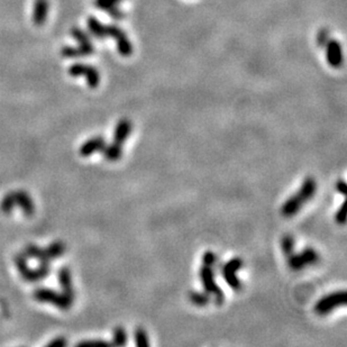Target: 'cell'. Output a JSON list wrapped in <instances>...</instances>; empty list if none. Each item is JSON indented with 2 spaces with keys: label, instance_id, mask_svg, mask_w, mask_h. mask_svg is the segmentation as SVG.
Listing matches in <instances>:
<instances>
[{
  "label": "cell",
  "instance_id": "obj_1",
  "mask_svg": "<svg viewBox=\"0 0 347 347\" xmlns=\"http://www.w3.org/2000/svg\"><path fill=\"white\" fill-rule=\"evenodd\" d=\"M317 192V182L312 176L306 177L294 195L285 200V203L281 207V215L285 218H291L296 216L301 210L304 206L312 199Z\"/></svg>",
  "mask_w": 347,
  "mask_h": 347
},
{
  "label": "cell",
  "instance_id": "obj_2",
  "mask_svg": "<svg viewBox=\"0 0 347 347\" xmlns=\"http://www.w3.org/2000/svg\"><path fill=\"white\" fill-rule=\"evenodd\" d=\"M133 130V125L131 120L126 118L120 119L115 128L114 140L110 145H106L102 151L104 159L109 162H116L123 155V145L126 142V139L130 137Z\"/></svg>",
  "mask_w": 347,
  "mask_h": 347
},
{
  "label": "cell",
  "instance_id": "obj_3",
  "mask_svg": "<svg viewBox=\"0 0 347 347\" xmlns=\"http://www.w3.org/2000/svg\"><path fill=\"white\" fill-rule=\"evenodd\" d=\"M199 278L203 284L204 291L207 292L213 299L217 306H221L225 300V294L223 289L217 284L216 282V272L210 266L204 265L199 270Z\"/></svg>",
  "mask_w": 347,
  "mask_h": 347
},
{
  "label": "cell",
  "instance_id": "obj_4",
  "mask_svg": "<svg viewBox=\"0 0 347 347\" xmlns=\"http://www.w3.org/2000/svg\"><path fill=\"white\" fill-rule=\"evenodd\" d=\"M243 266L244 262L239 256H235L225 262V263H221L219 273L223 277L226 284L233 289L234 291H241L242 288H243V282L236 276V273L243 269Z\"/></svg>",
  "mask_w": 347,
  "mask_h": 347
},
{
  "label": "cell",
  "instance_id": "obj_5",
  "mask_svg": "<svg viewBox=\"0 0 347 347\" xmlns=\"http://www.w3.org/2000/svg\"><path fill=\"white\" fill-rule=\"evenodd\" d=\"M345 305L346 291L345 290H341V291H335L321 297L320 299L316 302V305H314L313 310L318 316H327V314L333 312V310Z\"/></svg>",
  "mask_w": 347,
  "mask_h": 347
},
{
  "label": "cell",
  "instance_id": "obj_6",
  "mask_svg": "<svg viewBox=\"0 0 347 347\" xmlns=\"http://www.w3.org/2000/svg\"><path fill=\"white\" fill-rule=\"evenodd\" d=\"M320 260L318 252L313 247H306L301 252H294L288 256V266L291 271L298 272L306 269L307 266L317 264Z\"/></svg>",
  "mask_w": 347,
  "mask_h": 347
},
{
  "label": "cell",
  "instance_id": "obj_7",
  "mask_svg": "<svg viewBox=\"0 0 347 347\" xmlns=\"http://www.w3.org/2000/svg\"><path fill=\"white\" fill-rule=\"evenodd\" d=\"M69 74L74 78L83 75L86 78L89 87L95 89L98 87L100 82V73L95 67L89 66V64L83 63H75L73 66L69 68Z\"/></svg>",
  "mask_w": 347,
  "mask_h": 347
},
{
  "label": "cell",
  "instance_id": "obj_8",
  "mask_svg": "<svg viewBox=\"0 0 347 347\" xmlns=\"http://www.w3.org/2000/svg\"><path fill=\"white\" fill-rule=\"evenodd\" d=\"M107 36L115 39L117 50H118L120 55L130 56L133 53L132 43L122 28L117 25H107Z\"/></svg>",
  "mask_w": 347,
  "mask_h": 347
},
{
  "label": "cell",
  "instance_id": "obj_9",
  "mask_svg": "<svg viewBox=\"0 0 347 347\" xmlns=\"http://www.w3.org/2000/svg\"><path fill=\"white\" fill-rule=\"evenodd\" d=\"M35 298L39 301L51 302V304H54L58 307H61L63 309L70 308L72 305V301H73V299H71V298L68 297L67 294L61 296V294H56L54 291H50V290H46V289L37 290V291L35 292Z\"/></svg>",
  "mask_w": 347,
  "mask_h": 347
},
{
  "label": "cell",
  "instance_id": "obj_10",
  "mask_svg": "<svg viewBox=\"0 0 347 347\" xmlns=\"http://www.w3.org/2000/svg\"><path fill=\"white\" fill-rule=\"evenodd\" d=\"M326 59L330 67L341 68L343 64V50L340 42L336 39H329L325 45Z\"/></svg>",
  "mask_w": 347,
  "mask_h": 347
},
{
  "label": "cell",
  "instance_id": "obj_11",
  "mask_svg": "<svg viewBox=\"0 0 347 347\" xmlns=\"http://www.w3.org/2000/svg\"><path fill=\"white\" fill-rule=\"evenodd\" d=\"M123 0H95V7L98 9L106 10L111 18L122 19L124 17L123 11L119 9V2Z\"/></svg>",
  "mask_w": 347,
  "mask_h": 347
},
{
  "label": "cell",
  "instance_id": "obj_12",
  "mask_svg": "<svg viewBox=\"0 0 347 347\" xmlns=\"http://www.w3.org/2000/svg\"><path fill=\"white\" fill-rule=\"evenodd\" d=\"M106 145V139H104V137L97 136L94 137V139L87 140L81 146L80 153H81L82 156H89L94 154L95 152H102Z\"/></svg>",
  "mask_w": 347,
  "mask_h": 347
},
{
  "label": "cell",
  "instance_id": "obj_13",
  "mask_svg": "<svg viewBox=\"0 0 347 347\" xmlns=\"http://www.w3.org/2000/svg\"><path fill=\"white\" fill-rule=\"evenodd\" d=\"M48 1L47 0H36L33 10V22L36 26H42L45 23L48 14Z\"/></svg>",
  "mask_w": 347,
  "mask_h": 347
},
{
  "label": "cell",
  "instance_id": "obj_14",
  "mask_svg": "<svg viewBox=\"0 0 347 347\" xmlns=\"http://www.w3.org/2000/svg\"><path fill=\"white\" fill-rule=\"evenodd\" d=\"M88 28L90 31V33L95 36V37L99 39H104L108 37L107 36V25H104L99 19L96 17H89L88 18Z\"/></svg>",
  "mask_w": 347,
  "mask_h": 347
},
{
  "label": "cell",
  "instance_id": "obj_15",
  "mask_svg": "<svg viewBox=\"0 0 347 347\" xmlns=\"http://www.w3.org/2000/svg\"><path fill=\"white\" fill-rule=\"evenodd\" d=\"M72 36L75 38V41L79 43V46H82L84 48H87L88 51H90L91 53H94L95 52V47L92 45L91 39L89 37V35L86 33V32L82 31L81 28L74 27L73 30H72Z\"/></svg>",
  "mask_w": 347,
  "mask_h": 347
},
{
  "label": "cell",
  "instance_id": "obj_16",
  "mask_svg": "<svg viewBox=\"0 0 347 347\" xmlns=\"http://www.w3.org/2000/svg\"><path fill=\"white\" fill-rule=\"evenodd\" d=\"M189 300L196 307H206L211 302V297L205 291H190L188 294Z\"/></svg>",
  "mask_w": 347,
  "mask_h": 347
},
{
  "label": "cell",
  "instance_id": "obj_17",
  "mask_svg": "<svg viewBox=\"0 0 347 347\" xmlns=\"http://www.w3.org/2000/svg\"><path fill=\"white\" fill-rule=\"evenodd\" d=\"M201 260H203V264L210 266L211 269H213V271L216 273L219 272L221 263L219 262V257L216 253H213L211 251H207L203 254V257H201Z\"/></svg>",
  "mask_w": 347,
  "mask_h": 347
},
{
  "label": "cell",
  "instance_id": "obj_18",
  "mask_svg": "<svg viewBox=\"0 0 347 347\" xmlns=\"http://www.w3.org/2000/svg\"><path fill=\"white\" fill-rule=\"evenodd\" d=\"M62 55L64 58H80V56L91 55L92 53L90 51H88L87 48L82 46H66L62 48Z\"/></svg>",
  "mask_w": 347,
  "mask_h": 347
},
{
  "label": "cell",
  "instance_id": "obj_19",
  "mask_svg": "<svg viewBox=\"0 0 347 347\" xmlns=\"http://www.w3.org/2000/svg\"><path fill=\"white\" fill-rule=\"evenodd\" d=\"M282 253L288 257L296 252V241L291 235H284L281 239Z\"/></svg>",
  "mask_w": 347,
  "mask_h": 347
},
{
  "label": "cell",
  "instance_id": "obj_20",
  "mask_svg": "<svg viewBox=\"0 0 347 347\" xmlns=\"http://www.w3.org/2000/svg\"><path fill=\"white\" fill-rule=\"evenodd\" d=\"M127 344V333L123 327H117L112 333V345L125 346Z\"/></svg>",
  "mask_w": 347,
  "mask_h": 347
},
{
  "label": "cell",
  "instance_id": "obj_21",
  "mask_svg": "<svg viewBox=\"0 0 347 347\" xmlns=\"http://www.w3.org/2000/svg\"><path fill=\"white\" fill-rule=\"evenodd\" d=\"M135 344L139 347H148L150 346V342H148V337L146 332L143 328L139 327L134 333Z\"/></svg>",
  "mask_w": 347,
  "mask_h": 347
},
{
  "label": "cell",
  "instance_id": "obj_22",
  "mask_svg": "<svg viewBox=\"0 0 347 347\" xmlns=\"http://www.w3.org/2000/svg\"><path fill=\"white\" fill-rule=\"evenodd\" d=\"M335 221L338 225H344L346 223V201L342 204L336 213H335Z\"/></svg>",
  "mask_w": 347,
  "mask_h": 347
},
{
  "label": "cell",
  "instance_id": "obj_23",
  "mask_svg": "<svg viewBox=\"0 0 347 347\" xmlns=\"http://www.w3.org/2000/svg\"><path fill=\"white\" fill-rule=\"evenodd\" d=\"M329 41V34L327 30H321L317 35V43L319 46H325L327 42Z\"/></svg>",
  "mask_w": 347,
  "mask_h": 347
},
{
  "label": "cell",
  "instance_id": "obj_24",
  "mask_svg": "<svg viewBox=\"0 0 347 347\" xmlns=\"http://www.w3.org/2000/svg\"><path fill=\"white\" fill-rule=\"evenodd\" d=\"M346 182L344 180H338L336 182V191L343 196H346Z\"/></svg>",
  "mask_w": 347,
  "mask_h": 347
},
{
  "label": "cell",
  "instance_id": "obj_25",
  "mask_svg": "<svg viewBox=\"0 0 347 347\" xmlns=\"http://www.w3.org/2000/svg\"><path fill=\"white\" fill-rule=\"evenodd\" d=\"M80 345H104V346H108V345H110L109 343L107 342H104V341H87V342H82V343H80Z\"/></svg>",
  "mask_w": 347,
  "mask_h": 347
},
{
  "label": "cell",
  "instance_id": "obj_26",
  "mask_svg": "<svg viewBox=\"0 0 347 347\" xmlns=\"http://www.w3.org/2000/svg\"><path fill=\"white\" fill-rule=\"evenodd\" d=\"M66 344H67L66 341H63V338H62V340H58V341H55V342H51L48 345L53 346V345H66Z\"/></svg>",
  "mask_w": 347,
  "mask_h": 347
}]
</instances>
